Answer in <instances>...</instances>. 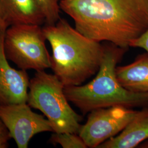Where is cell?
<instances>
[{
	"label": "cell",
	"instance_id": "5bb4252c",
	"mask_svg": "<svg viewBox=\"0 0 148 148\" xmlns=\"http://www.w3.org/2000/svg\"><path fill=\"white\" fill-rule=\"evenodd\" d=\"M130 47L142 48L148 54V29L142 35L132 41Z\"/></svg>",
	"mask_w": 148,
	"mask_h": 148
},
{
	"label": "cell",
	"instance_id": "277c9868",
	"mask_svg": "<svg viewBox=\"0 0 148 148\" xmlns=\"http://www.w3.org/2000/svg\"><path fill=\"white\" fill-rule=\"evenodd\" d=\"M64 87L54 74L37 71L30 80L27 103L42 112L53 132L78 134L82 117L70 106Z\"/></svg>",
	"mask_w": 148,
	"mask_h": 148
},
{
	"label": "cell",
	"instance_id": "8992f818",
	"mask_svg": "<svg viewBox=\"0 0 148 148\" xmlns=\"http://www.w3.org/2000/svg\"><path fill=\"white\" fill-rule=\"evenodd\" d=\"M137 111L122 106L92 110L85 125L81 126L78 134L87 148H98L122 131Z\"/></svg>",
	"mask_w": 148,
	"mask_h": 148
},
{
	"label": "cell",
	"instance_id": "7a4b0ae2",
	"mask_svg": "<svg viewBox=\"0 0 148 148\" xmlns=\"http://www.w3.org/2000/svg\"><path fill=\"white\" fill-rule=\"evenodd\" d=\"M42 28L52 48L51 68L65 87L81 85L98 71L104 52L100 42L85 36L61 18Z\"/></svg>",
	"mask_w": 148,
	"mask_h": 148
},
{
	"label": "cell",
	"instance_id": "3957f363",
	"mask_svg": "<svg viewBox=\"0 0 148 148\" xmlns=\"http://www.w3.org/2000/svg\"><path fill=\"white\" fill-rule=\"evenodd\" d=\"M104 46L103 57L95 79L86 85L65 87L64 93L68 100L84 114L115 106L131 108L148 106V93L128 90L117 78V64L127 48L111 43Z\"/></svg>",
	"mask_w": 148,
	"mask_h": 148
},
{
	"label": "cell",
	"instance_id": "8fae6325",
	"mask_svg": "<svg viewBox=\"0 0 148 148\" xmlns=\"http://www.w3.org/2000/svg\"><path fill=\"white\" fill-rule=\"evenodd\" d=\"M116 75L120 84L136 92L148 93V54L138 56L127 65L116 66Z\"/></svg>",
	"mask_w": 148,
	"mask_h": 148
},
{
	"label": "cell",
	"instance_id": "6da1fadb",
	"mask_svg": "<svg viewBox=\"0 0 148 148\" xmlns=\"http://www.w3.org/2000/svg\"><path fill=\"white\" fill-rule=\"evenodd\" d=\"M75 28L98 42L128 48L148 29V0H60Z\"/></svg>",
	"mask_w": 148,
	"mask_h": 148
},
{
	"label": "cell",
	"instance_id": "9c48e42d",
	"mask_svg": "<svg viewBox=\"0 0 148 148\" xmlns=\"http://www.w3.org/2000/svg\"><path fill=\"white\" fill-rule=\"evenodd\" d=\"M0 16L8 27L21 24L41 25L45 23L35 0H0Z\"/></svg>",
	"mask_w": 148,
	"mask_h": 148
},
{
	"label": "cell",
	"instance_id": "9a60e30c",
	"mask_svg": "<svg viewBox=\"0 0 148 148\" xmlns=\"http://www.w3.org/2000/svg\"><path fill=\"white\" fill-rule=\"evenodd\" d=\"M11 138L8 129L0 118V148H6Z\"/></svg>",
	"mask_w": 148,
	"mask_h": 148
},
{
	"label": "cell",
	"instance_id": "e0dca14e",
	"mask_svg": "<svg viewBox=\"0 0 148 148\" xmlns=\"http://www.w3.org/2000/svg\"><path fill=\"white\" fill-rule=\"evenodd\" d=\"M139 148H148V139L145 140V142H144L142 143H141L139 147Z\"/></svg>",
	"mask_w": 148,
	"mask_h": 148
},
{
	"label": "cell",
	"instance_id": "ba28073f",
	"mask_svg": "<svg viewBox=\"0 0 148 148\" xmlns=\"http://www.w3.org/2000/svg\"><path fill=\"white\" fill-rule=\"evenodd\" d=\"M5 31H0V106L27 103L30 80L25 70L8 63L3 47Z\"/></svg>",
	"mask_w": 148,
	"mask_h": 148
},
{
	"label": "cell",
	"instance_id": "30bf717a",
	"mask_svg": "<svg viewBox=\"0 0 148 148\" xmlns=\"http://www.w3.org/2000/svg\"><path fill=\"white\" fill-rule=\"evenodd\" d=\"M148 139V108L137 111L127 126L115 137L98 147L99 148H133Z\"/></svg>",
	"mask_w": 148,
	"mask_h": 148
},
{
	"label": "cell",
	"instance_id": "7c38bea8",
	"mask_svg": "<svg viewBox=\"0 0 148 148\" xmlns=\"http://www.w3.org/2000/svg\"><path fill=\"white\" fill-rule=\"evenodd\" d=\"M50 141L63 148H87L79 134L74 133H54L51 136Z\"/></svg>",
	"mask_w": 148,
	"mask_h": 148
},
{
	"label": "cell",
	"instance_id": "2e32d148",
	"mask_svg": "<svg viewBox=\"0 0 148 148\" xmlns=\"http://www.w3.org/2000/svg\"><path fill=\"white\" fill-rule=\"evenodd\" d=\"M8 27V25L5 23L2 18L0 16V31H3L5 30Z\"/></svg>",
	"mask_w": 148,
	"mask_h": 148
},
{
	"label": "cell",
	"instance_id": "5b68a950",
	"mask_svg": "<svg viewBox=\"0 0 148 148\" xmlns=\"http://www.w3.org/2000/svg\"><path fill=\"white\" fill-rule=\"evenodd\" d=\"M46 38L41 25L21 24L8 27L3 47L8 60L23 70L42 71L51 68V56L46 46Z\"/></svg>",
	"mask_w": 148,
	"mask_h": 148
},
{
	"label": "cell",
	"instance_id": "4fadbf2b",
	"mask_svg": "<svg viewBox=\"0 0 148 148\" xmlns=\"http://www.w3.org/2000/svg\"><path fill=\"white\" fill-rule=\"evenodd\" d=\"M45 18L46 25H53L60 18V0H35Z\"/></svg>",
	"mask_w": 148,
	"mask_h": 148
},
{
	"label": "cell",
	"instance_id": "52a82bcc",
	"mask_svg": "<svg viewBox=\"0 0 148 148\" xmlns=\"http://www.w3.org/2000/svg\"><path fill=\"white\" fill-rule=\"evenodd\" d=\"M0 118L18 148H27L37 134L53 132L47 119L32 111L27 103L0 106Z\"/></svg>",
	"mask_w": 148,
	"mask_h": 148
}]
</instances>
